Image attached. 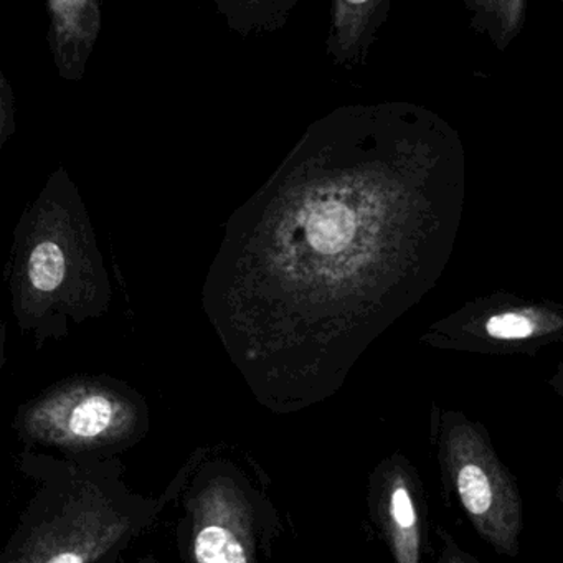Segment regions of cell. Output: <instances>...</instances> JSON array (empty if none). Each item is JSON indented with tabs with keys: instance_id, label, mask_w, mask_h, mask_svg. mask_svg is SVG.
I'll list each match as a JSON object with an SVG mask.
<instances>
[{
	"instance_id": "obj_9",
	"label": "cell",
	"mask_w": 563,
	"mask_h": 563,
	"mask_svg": "<svg viewBox=\"0 0 563 563\" xmlns=\"http://www.w3.org/2000/svg\"><path fill=\"white\" fill-rule=\"evenodd\" d=\"M391 514H394L395 522L398 523L400 529H411L417 522L410 494L405 487L395 489L394 496H391Z\"/></svg>"
},
{
	"instance_id": "obj_2",
	"label": "cell",
	"mask_w": 563,
	"mask_h": 563,
	"mask_svg": "<svg viewBox=\"0 0 563 563\" xmlns=\"http://www.w3.org/2000/svg\"><path fill=\"white\" fill-rule=\"evenodd\" d=\"M394 0H331L325 55L342 70L367 65Z\"/></svg>"
},
{
	"instance_id": "obj_5",
	"label": "cell",
	"mask_w": 563,
	"mask_h": 563,
	"mask_svg": "<svg viewBox=\"0 0 563 563\" xmlns=\"http://www.w3.org/2000/svg\"><path fill=\"white\" fill-rule=\"evenodd\" d=\"M29 288L38 296L57 295L65 288L70 273V260L60 243L42 240L35 243L27 258Z\"/></svg>"
},
{
	"instance_id": "obj_3",
	"label": "cell",
	"mask_w": 563,
	"mask_h": 563,
	"mask_svg": "<svg viewBox=\"0 0 563 563\" xmlns=\"http://www.w3.org/2000/svg\"><path fill=\"white\" fill-rule=\"evenodd\" d=\"M529 0H464L471 31L486 37L500 54L522 34Z\"/></svg>"
},
{
	"instance_id": "obj_8",
	"label": "cell",
	"mask_w": 563,
	"mask_h": 563,
	"mask_svg": "<svg viewBox=\"0 0 563 563\" xmlns=\"http://www.w3.org/2000/svg\"><path fill=\"white\" fill-rule=\"evenodd\" d=\"M486 331L496 339H526L533 334V324L526 316L504 312L487 321Z\"/></svg>"
},
{
	"instance_id": "obj_4",
	"label": "cell",
	"mask_w": 563,
	"mask_h": 563,
	"mask_svg": "<svg viewBox=\"0 0 563 563\" xmlns=\"http://www.w3.org/2000/svg\"><path fill=\"white\" fill-rule=\"evenodd\" d=\"M302 0H217L227 24L242 37L276 34Z\"/></svg>"
},
{
	"instance_id": "obj_6",
	"label": "cell",
	"mask_w": 563,
	"mask_h": 563,
	"mask_svg": "<svg viewBox=\"0 0 563 563\" xmlns=\"http://www.w3.org/2000/svg\"><path fill=\"white\" fill-rule=\"evenodd\" d=\"M196 560L200 563H245L242 543L222 526H207L196 537Z\"/></svg>"
},
{
	"instance_id": "obj_1",
	"label": "cell",
	"mask_w": 563,
	"mask_h": 563,
	"mask_svg": "<svg viewBox=\"0 0 563 563\" xmlns=\"http://www.w3.org/2000/svg\"><path fill=\"white\" fill-rule=\"evenodd\" d=\"M121 395L117 391L88 390L75 391L68 398H58L57 418H45L54 423L55 443L67 446H95L117 440L121 424L133 415L124 410Z\"/></svg>"
},
{
	"instance_id": "obj_7",
	"label": "cell",
	"mask_w": 563,
	"mask_h": 563,
	"mask_svg": "<svg viewBox=\"0 0 563 563\" xmlns=\"http://www.w3.org/2000/svg\"><path fill=\"white\" fill-rule=\"evenodd\" d=\"M457 489H460L464 507L471 514L481 516L489 510L490 504H493V489H490L486 473L476 464H467L461 470L460 477H457Z\"/></svg>"
}]
</instances>
